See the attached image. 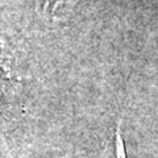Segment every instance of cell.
I'll use <instances>...</instances> for the list:
<instances>
[{
    "label": "cell",
    "mask_w": 158,
    "mask_h": 158,
    "mask_svg": "<svg viewBox=\"0 0 158 158\" xmlns=\"http://www.w3.org/2000/svg\"><path fill=\"white\" fill-rule=\"evenodd\" d=\"M100 158H127L124 150V142H123L120 133V123L117 124L112 138L107 141L104 149L100 154Z\"/></svg>",
    "instance_id": "1"
}]
</instances>
